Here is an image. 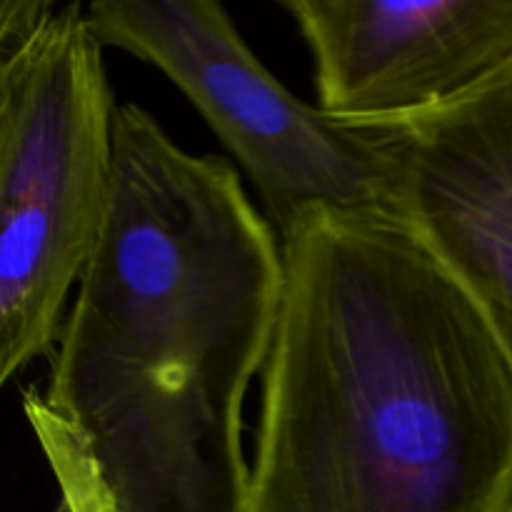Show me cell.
<instances>
[{
    "instance_id": "obj_1",
    "label": "cell",
    "mask_w": 512,
    "mask_h": 512,
    "mask_svg": "<svg viewBox=\"0 0 512 512\" xmlns=\"http://www.w3.org/2000/svg\"><path fill=\"white\" fill-rule=\"evenodd\" d=\"M113 145L108 220L25 418L65 512H245L283 248L233 165L148 110L118 105Z\"/></svg>"
},
{
    "instance_id": "obj_2",
    "label": "cell",
    "mask_w": 512,
    "mask_h": 512,
    "mask_svg": "<svg viewBox=\"0 0 512 512\" xmlns=\"http://www.w3.org/2000/svg\"><path fill=\"white\" fill-rule=\"evenodd\" d=\"M245 512H505L512 365L418 235L315 213L280 240Z\"/></svg>"
},
{
    "instance_id": "obj_3",
    "label": "cell",
    "mask_w": 512,
    "mask_h": 512,
    "mask_svg": "<svg viewBox=\"0 0 512 512\" xmlns=\"http://www.w3.org/2000/svg\"><path fill=\"white\" fill-rule=\"evenodd\" d=\"M115 105L78 3L15 48L0 108V388L53 353L113 198Z\"/></svg>"
},
{
    "instance_id": "obj_4",
    "label": "cell",
    "mask_w": 512,
    "mask_h": 512,
    "mask_svg": "<svg viewBox=\"0 0 512 512\" xmlns=\"http://www.w3.org/2000/svg\"><path fill=\"white\" fill-rule=\"evenodd\" d=\"M98 43L163 70L238 158L280 238L315 213L395 218L390 130H358L295 98L213 0H98Z\"/></svg>"
},
{
    "instance_id": "obj_5",
    "label": "cell",
    "mask_w": 512,
    "mask_h": 512,
    "mask_svg": "<svg viewBox=\"0 0 512 512\" xmlns=\"http://www.w3.org/2000/svg\"><path fill=\"white\" fill-rule=\"evenodd\" d=\"M315 60L318 108L400 130L512 63V0H283Z\"/></svg>"
},
{
    "instance_id": "obj_6",
    "label": "cell",
    "mask_w": 512,
    "mask_h": 512,
    "mask_svg": "<svg viewBox=\"0 0 512 512\" xmlns=\"http://www.w3.org/2000/svg\"><path fill=\"white\" fill-rule=\"evenodd\" d=\"M395 218L430 250L512 365V63L390 130Z\"/></svg>"
},
{
    "instance_id": "obj_7",
    "label": "cell",
    "mask_w": 512,
    "mask_h": 512,
    "mask_svg": "<svg viewBox=\"0 0 512 512\" xmlns=\"http://www.w3.org/2000/svg\"><path fill=\"white\" fill-rule=\"evenodd\" d=\"M53 8L45 0H0V45L18 48Z\"/></svg>"
},
{
    "instance_id": "obj_8",
    "label": "cell",
    "mask_w": 512,
    "mask_h": 512,
    "mask_svg": "<svg viewBox=\"0 0 512 512\" xmlns=\"http://www.w3.org/2000/svg\"><path fill=\"white\" fill-rule=\"evenodd\" d=\"M13 53H15V48H8V45H0V108H3L5 88H8L10 60H13Z\"/></svg>"
},
{
    "instance_id": "obj_9",
    "label": "cell",
    "mask_w": 512,
    "mask_h": 512,
    "mask_svg": "<svg viewBox=\"0 0 512 512\" xmlns=\"http://www.w3.org/2000/svg\"><path fill=\"white\" fill-rule=\"evenodd\" d=\"M505 512H512V503H510V505H508V510H505Z\"/></svg>"
}]
</instances>
